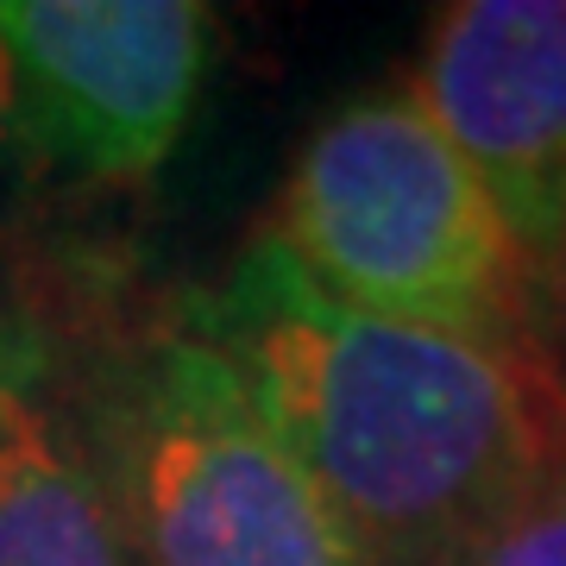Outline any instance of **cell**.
I'll return each mask as SVG.
<instances>
[{
  "mask_svg": "<svg viewBox=\"0 0 566 566\" xmlns=\"http://www.w3.org/2000/svg\"><path fill=\"white\" fill-rule=\"evenodd\" d=\"M182 334L240 378L359 566H447L566 460V371L547 346L359 315L271 233L189 296Z\"/></svg>",
  "mask_w": 566,
  "mask_h": 566,
  "instance_id": "6da1fadb",
  "label": "cell"
},
{
  "mask_svg": "<svg viewBox=\"0 0 566 566\" xmlns=\"http://www.w3.org/2000/svg\"><path fill=\"white\" fill-rule=\"evenodd\" d=\"M271 240L322 296L403 327L547 346L542 264L416 88H371L315 126Z\"/></svg>",
  "mask_w": 566,
  "mask_h": 566,
  "instance_id": "7a4b0ae2",
  "label": "cell"
},
{
  "mask_svg": "<svg viewBox=\"0 0 566 566\" xmlns=\"http://www.w3.org/2000/svg\"><path fill=\"white\" fill-rule=\"evenodd\" d=\"M95 447L139 566H359L296 453L182 327L120 378Z\"/></svg>",
  "mask_w": 566,
  "mask_h": 566,
  "instance_id": "3957f363",
  "label": "cell"
},
{
  "mask_svg": "<svg viewBox=\"0 0 566 566\" xmlns=\"http://www.w3.org/2000/svg\"><path fill=\"white\" fill-rule=\"evenodd\" d=\"M32 177L133 182L189 133L208 76L196 0H0Z\"/></svg>",
  "mask_w": 566,
  "mask_h": 566,
  "instance_id": "277c9868",
  "label": "cell"
},
{
  "mask_svg": "<svg viewBox=\"0 0 566 566\" xmlns=\"http://www.w3.org/2000/svg\"><path fill=\"white\" fill-rule=\"evenodd\" d=\"M409 88L542 264L566 233V0L447 7Z\"/></svg>",
  "mask_w": 566,
  "mask_h": 566,
  "instance_id": "5b68a950",
  "label": "cell"
},
{
  "mask_svg": "<svg viewBox=\"0 0 566 566\" xmlns=\"http://www.w3.org/2000/svg\"><path fill=\"white\" fill-rule=\"evenodd\" d=\"M0 566H139L95 428L44 346H0Z\"/></svg>",
  "mask_w": 566,
  "mask_h": 566,
  "instance_id": "8992f818",
  "label": "cell"
},
{
  "mask_svg": "<svg viewBox=\"0 0 566 566\" xmlns=\"http://www.w3.org/2000/svg\"><path fill=\"white\" fill-rule=\"evenodd\" d=\"M447 566H566V460L485 523Z\"/></svg>",
  "mask_w": 566,
  "mask_h": 566,
  "instance_id": "52a82bcc",
  "label": "cell"
},
{
  "mask_svg": "<svg viewBox=\"0 0 566 566\" xmlns=\"http://www.w3.org/2000/svg\"><path fill=\"white\" fill-rule=\"evenodd\" d=\"M25 182H32V158H25L20 139V107H13V63L0 51V252H7V233L20 221Z\"/></svg>",
  "mask_w": 566,
  "mask_h": 566,
  "instance_id": "ba28073f",
  "label": "cell"
},
{
  "mask_svg": "<svg viewBox=\"0 0 566 566\" xmlns=\"http://www.w3.org/2000/svg\"><path fill=\"white\" fill-rule=\"evenodd\" d=\"M542 322H547V353L566 371V233L542 259Z\"/></svg>",
  "mask_w": 566,
  "mask_h": 566,
  "instance_id": "9c48e42d",
  "label": "cell"
}]
</instances>
